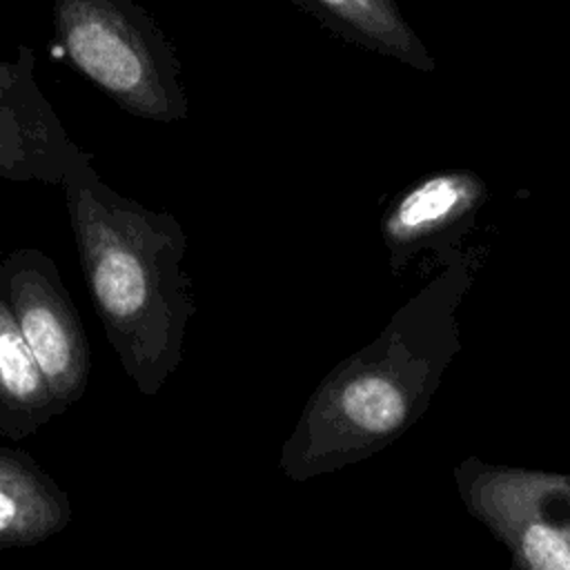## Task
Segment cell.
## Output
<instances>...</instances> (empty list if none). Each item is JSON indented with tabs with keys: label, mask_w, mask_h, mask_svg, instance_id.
Returning a JSON list of instances; mask_svg holds the SVG:
<instances>
[{
	"label": "cell",
	"mask_w": 570,
	"mask_h": 570,
	"mask_svg": "<svg viewBox=\"0 0 570 570\" xmlns=\"http://www.w3.org/2000/svg\"><path fill=\"white\" fill-rule=\"evenodd\" d=\"M60 185L102 332L136 390L154 396L180 365L194 314L183 227L118 194L82 149Z\"/></svg>",
	"instance_id": "cell-1"
},
{
	"label": "cell",
	"mask_w": 570,
	"mask_h": 570,
	"mask_svg": "<svg viewBox=\"0 0 570 570\" xmlns=\"http://www.w3.org/2000/svg\"><path fill=\"white\" fill-rule=\"evenodd\" d=\"M56 40L69 62L122 111L154 122L187 116L180 60L134 0H53Z\"/></svg>",
	"instance_id": "cell-2"
},
{
	"label": "cell",
	"mask_w": 570,
	"mask_h": 570,
	"mask_svg": "<svg viewBox=\"0 0 570 570\" xmlns=\"http://www.w3.org/2000/svg\"><path fill=\"white\" fill-rule=\"evenodd\" d=\"M399 343L385 341L376 354H358L334 372L309 407L303 428L309 432V461H334L336 454L365 452L401 434L421 412L428 381H436V356L416 361L396 354Z\"/></svg>",
	"instance_id": "cell-3"
},
{
	"label": "cell",
	"mask_w": 570,
	"mask_h": 570,
	"mask_svg": "<svg viewBox=\"0 0 570 570\" xmlns=\"http://www.w3.org/2000/svg\"><path fill=\"white\" fill-rule=\"evenodd\" d=\"M0 289L51 390L67 410L89 383L91 354L56 263L36 247L0 258Z\"/></svg>",
	"instance_id": "cell-4"
},
{
	"label": "cell",
	"mask_w": 570,
	"mask_h": 570,
	"mask_svg": "<svg viewBox=\"0 0 570 570\" xmlns=\"http://www.w3.org/2000/svg\"><path fill=\"white\" fill-rule=\"evenodd\" d=\"M78 151L38 85L33 49L22 45L0 60V178L60 185Z\"/></svg>",
	"instance_id": "cell-5"
},
{
	"label": "cell",
	"mask_w": 570,
	"mask_h": 570,
	"mask_svg": "<svg viewBox=\"0 0 570 570\" xmlns=\"http://www.w3.org/2000/svg\"><path fill=\"white\" fill-rule=\"evenodd\" d=\"M67 492L24 452L0 448V548L47 541L71 521Z\"/></svg>",
	"instance_id": "cell-6"
},
{
	"label": "cell",
	"mask_w": 570,
	"mask_h": 570,
	"mask_svg": "<svg viewBox=\"0 0 570 570\" xmlns=\"http://www.w3.org/2000/svg\"><path fill=\"white\" fill-rule=\"evenodd\" d=\"M347 45L394 58L419 71L436 62L396 0H292Z\"/></svg>",
	"instance_id": "cell-7"
},
{
	"label": "cell",
	"mask_w": 570,
	"mask_h": 570,
	"mask_svg": "<svg viewBox=\"0 0 570 570\" xmlns=\"http://www.w3.org/2000/svg\"><path fill=\"white\" fill-rule=\"evenodd\" d=\"M62 410L0 289V434L24 439Z\"/></svg>",
	"instance_id": "cell-8"
},
{
	"label": "cell",
	"mask_w": 570,
	"mask_h": 570,
	"mask_svg": "<svg viewBox=\"0 0 570 570\" xmlns=\"http://www.w3.org/2000/svg\"><path fill=\"white\" fill-rule=\"evenodd\" d=\"M481 200L476 176L461 171L434 174L407 189L392 207L383 232L394 249H410L448 232Z\"/></svg>",
	"instance_id": "cell-9"
}]
</instances>
